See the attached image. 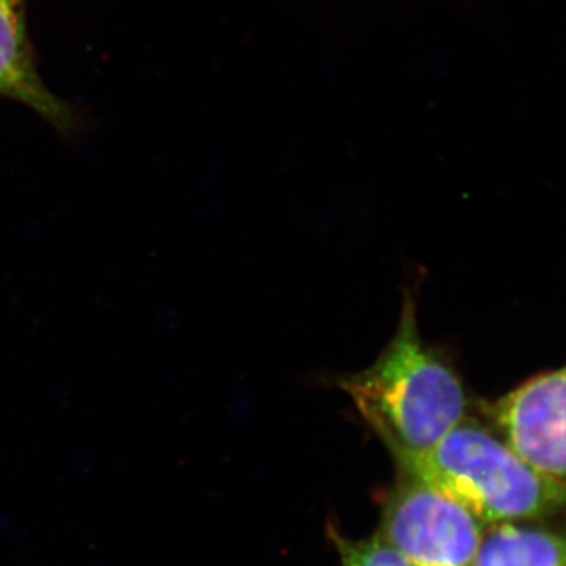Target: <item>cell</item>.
<instances>
[{
    "mask_svg": "<svg viewBox=\"0 0 566 566\" xmlns=\"http://www.w3.org/2000/svg\"><path fill=\"white\" fill-rule=\"evenodd\" d=\"M340 386L392 455L431 449L463 422L468 408L460 376L423 344L409 294L385 352Z\"/></svg>",
    "mask_w": 566,
    "mask_h": 566,
    "instance_id": "obj_1",
    "label": "cell"
},
{
    "mask_svg": "<svg viewBox=\"0 0 566 566\" xmlns=\"http://www.w3.org/2000/svg\"><path fill=\"white\" fill-rule=\"evenodd\" d=\"M401 474L449 494L485 526L566 512V486L539 474L501 436L463 420L431 449L394 455Z\"/></svg>",
    "mask_w": 566,
    "mask_h": 566,
    "instance_id": "obj_2",
    "label": "cell"
},
{
    "mask_svg": "<svg viewBox=\"0 0 566 566\" xmlns=\"http://www.w3.org/2000/svg\"><path fill=\"white\" fill-rule=\"evenodd\" d=\"M378 534L412 566H472L485 524L438 488L401 474Z\"/></svg>",
    "mask_w": 566,
    "mask_h": 566,
    "instance_id": "obj_3",
    "label": "cell"
},
{
    "mask_svg": "<svg viewBox=\"0 0 566 566\" xmlns=\"http://www.w3.org/2000/svg\"><path fill=\"white\" fill-rule=\"evenodd\" d=\"M499 436L539 474L566 486V364L488 406Z\"/></svg>",
    "mask_w": 566,
    "mask_h": 566,
    "instance_id": "obj_4",
    "label": "cell"
},
{
    "mask_svg": "<svg viewBox=\"0 0 566 566\" xmlns=\"http://www.w3.org/2000/svg\"><path fill=\"white\" fill-rule=\"evenodd\" d=\"M0 95L39 112L62 132L74 128V115L41 81L33 63L21 0H0Z\"/></svg>",
    "mask_w": 566,
    "mask_h": 566,
    "instance_id": "obj_5",
    "label": "cell"
},
{
    "mask_svg": "<svg viewBox=\"0 0 566 566\" xmlns=\"http://www.w3.org/2000/svg\"><path fill=\"white\" fill-rule=\"evenodd\" d=\"M472 566H566V534L495 524L483 534Z\"/></svg>",
    "mask_w": 566,
    "mask_h": 566,
    "instance_id": "obj_6",
    "label": "cell"
},
{
    "mask_svg": "<svg viewBox=\"0 0 566 566\" xmlns=\"http://www.w3.org/2000/svg\"><path fill=\"white\" fill-rule=\"evenodd\" d=\"M333 539L340 554V566H412L378 532L360 539L333 532Z\"/></svg>",
    "mask_w": 566,
    "mask_h": 566,
    "instance_id": "obj_7",
    "label": "cell"
}]
</instances>
